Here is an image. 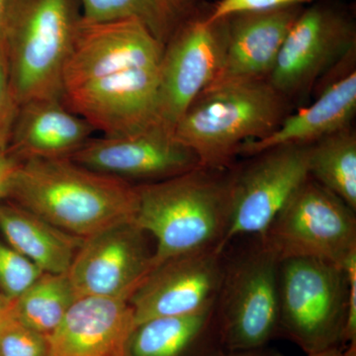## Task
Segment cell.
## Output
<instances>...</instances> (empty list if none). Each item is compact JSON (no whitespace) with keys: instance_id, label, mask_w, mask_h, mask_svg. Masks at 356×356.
Wrapping results in <instances>:
<instances>
[{"instance_id":"cell-19","label":"cell","mask_w":356,"mask_h":356,"mask_svg":"<svg viewBox=\"0 0 356 356\" xmlns=\"http://www.w3.org/2000/svg\"><path fill=\"white\" fill-rule=\"evenodd\" d=\"M355 110L356 72L351 70L325 88L315 102L285 117L273 133L243 144L238 154L252 156L273 147L314 144L350 127Z\"/></svg>"},{"instance_id":"cell-9","label":"cell","mask_w":356,"mask_h":356,"mask_svg":"<svg viewBox=\"0 0 356 356\" xmlns=\"http://www.w3.org/2000/svg\"><path fill=\"white\" fill-rule=\"evenodd\" d=\"M310 145H288L250 156L232 170L231 222L225 248L236 238L261 236L309 175Z\"/></svg>"},{"instance_id":"cell-23","label":"cell","mask_w":356,"mask_h":356,"mask_svg":"<svg viewBox=\"0 0 356 356\" xmlns=\"http://www.w3.org/2000/svg\"><path fill=\"white\" fill-rule=\"evenodd\" d=\"M79 298L67 273H43L14 300L13 318L48 337Z\"/></svg>"},{"instance_id":"cell-5","label":"cell","mask_w":356,"mask_h":356,"mask_svg":"<svg viewBox=\"0 0 356 356\" xmlns=\"http://www.w3.org/2000/svg\"><path fill=\"white\" fill-rule=\"evenodd\" d=\"M225 250L216 302L222 350H255L280 334V259L259 236Z\"/></svg>"},{"instance_id":"cell-17","label":"cell","mask_w":356,"mask_h":356,"mask_svg":"<svg viewBox=\"0 0 356 356\" xmlns=\"http://www.w3.org/2000/svg\"><path fill=\"white\" fill-rule=\"evenodd\" d=\"M135 327L129 301L81 297L48 337L49 356H126Z\"/></svg>"},{"instance_id":"cell-35","label":"cell","mask_w":356,"mask_h":356,"mask_svg":"<svg viewBox=\"0 0 356 356\" xmlns=\"http://www.w3.org/2000/svg\"><path fill=\"white\" fill-rule=\"evenodd\" d=\"M343 356H356V341L344 346Z\"/></svg>"},{"instance_id":"cell-12","label":"cell","mask_w":356,"mask_h":356,"mask_svg":"<svg viewBox=\"0 0 356 356\" xmlns=\"http://www.w3.org/2000/svg\"><path fill=\"white\" fill-rule=\"evenodd\" d=\"M225 250H196L154 266L129 300L136 325L154 318L193 315L214 307Z\"/></svg>"},{"instance_id":"cell-28","label":"cell","mask_w":356,"mask_h":356,"mask_svg":"<svg viewBox=\"0 0 356 356\" xmlns=\"http://www.w3.org/2000/svg\"><path fill=\"white\" fill-rule=\"evenodd\" d=\"M312 1L315 0H220L207 15L209 20H219L234 14L273 10Z\"/></svg>"},{"instance_id":"cell-27","label":"cell","mask_w":356,"mask_h":356,"mask_svg":"<svg viewBox=\"0 0 356 356\" xmlns=\"http://www.w3.org/2000/svg\"><path fill=\"white\" fill-rule=\"evenodd\" d=\"M19 103L11 84L6 44L0 41V149L8 147Z\"/></svg>"},{"instance_id":"cell-34","label":"cell","mask_w":356,"mask_h":356,"mask_svg":"<svg viewBox=\"0 0 356 356\" xmlns=\"http://www.w3.org/2000/svg\"><path fill=\"white\" fill-rule=\"evenodd\" d=\"M343 348H334L331 350L321 351V353H313L307 356H343Z\"/></svg>"},{"instance_id":"cell-13","label":"cell","mask_w":356,"mask_h":356,"mask_svg":"<svg viewBox=\"0 0 356 356\" xmlns=\"http://www.w3.org/2000/svg\"><path fill=\"white\" fill-rule=\"evenodd\" d=\"M163 48L138 21L81 16L63 74L64 91L126 70L156 67Z\"/></svg>"},{"instance_id":"cell-18","label":"cell","mask_w":356,"mask_h":356,"mask_svg":"<svg viewBox=\"0 0 356 356\" xmlns=\"http://www.w3.org/2000/svg\"><path fill=\"white\" fill-rule=\"evenodd\" d=\"M63 98H40L19 105L8 147L20 161L70 159L95 132Z\"/></svg>"},{"instance_id":"cell-22","label":"cell","mask_w":356,"mask_h":356,"mask_svg":"<svg viewBox=\"0 0 356 356\" xmlns=\"http://www.w3.org/2000/svg\"><path fill=\"white\" fill-rule=\"evenodd\" d=\"M201 0H79L88 21H138L165 46L185 21L197 13Z\"/></svg>"},{"instance_id":"cell-11","label":"cell","mask_w":356,"mask_h":356,"mask_svg":"<svg viewBox=\"0 0 356 356\" xmlns=\"http://www.w3.org/2000/svg\"><path fill=\"white\" fill-rule=\"evenodd\" d=\"M151 236L135 220L83 238L67 274L81 297L129 301L154 268Z\"/></svg>"},{"instance_id":"cell-8","label":"cell","mask_w":356,"mask_h":356,"mask_svg":"<svg viewBox=\"0 0 356 356\" xmlns=\"http://www.w3.org/2000/svg\"><path fill=\"white\" fill-rule=\"evenodd\" d=\"M228 18L209 20L195 13L163 48L159 65L158 125L172 134L182 115L221 69Z\"/></svg>"},{"instance_id":"cell-16","label":"cell","mask_w":356,"mask_h":356,"mask_svg":"<svg viewBox=\"0 0 356 356\" xmlns=\"http://www.w3.org/2000/svg\"><path fill=\"white\" fill-rule=\"evenodd\" d=\"M302 10V6H291L227 17L226 50L221 69L210 86L268 79L288 32Z\"/></svg>"},{"instance_id":"cell-31","label":"cell","mask_w":356,"mask_h":356,"mask_svg":"<svg viewBox=\"0 0 356 356\" xmlns=\"http://www.w3.org/2000/svg\"><path fill=\"white\" fill-rule=\"evenodd\" d=\"M214 356H285L280 351L271 350V348L264 346V348H255V350L227 351L222 350Z\"/></svg>"},{"instance_id":"cell-21","label":"cell","mask_w":356,"mask_h":356,"mask_svg":"<svg viewBox=\"0 0 356 356\" xmlns=\"http://www.w3.org/2000/svg\"><path fill=\"white\" fill-rule=\"evenodd\" d=\"M0 231L14 250L46 273H67L83 242L13 203L0 205Z\"/></svg>"},{"instance_id":"cell-10","label":"cell","mask_w":356,"mask_h":356,"mask_svg":"<svg viewBox=\"0 0 356 356\" xmlns=\"http://www.w3.org/2000/svg\"><path fill=\"white\" fill-rule=\"evenodd\" d=\"M355 23L336 7L303 9L284 40L268 83L286 99L303 95L355 49Z\"/></svg>"},{"instance_id":"cell-7","label":"cell","mask_w":356,"mask_h":356,"mask_svg":"<svg viewBox=\"0 0 356 356\" xmlns=\"http://www.w3.org/2000/svg\"><path fill=\"white\" fill-rule=\"evenodd\" d=\"M309 175L259 236L280 261L316 259L343 266L356 252V216Z\"/></svg>"},{"instance_id":"cell-33","label":"cell","mask_w":356,"mask_h":356,"mask_svg":"<svg viewBox=\"0 0 356 356\" xmlns=\"http://www.w3.org/2000/svg\"><path fill=\"white\" fill-rule=\"evenodd\" d=\"M10 1L11 0H0V41L3 40Z\"/></svg>"},{"instance_id":"cell-6","label":"cell","mask_w":356,"mask_h":356,"mask_svg":"<svg viewBox=\"0 0 356 356\" xmlns=\"http://www.w3.org/2000/svg\"><path fill=\"white\" fill-rule=\"evenodd\" d=\"M348 281L343 266L288 259L278 269L280 334L308 355L343 348Z\"/></svg>"},{"instance_id":"cell-15","label":"cell","mask_w":356,"mask_h":356,"mask_svg":"<svg viewBox=\"0 0 356 356\" xmlns=\"http://www.w3.org/2000/svg\"><path fill=\"white\" fill-rule=\"evenodd\" d=\"M70 159L95 172L126 181L145 180V184L177 177L200 166L193 152L158 126L90 139Z\"/></svg>"},{"instance_id":"cell-1","label":"cell","mask_w":356,"mask_h":356,"mask_svg":"<svg viewBox=\"0 0 356 356\" xmlns=\"http://www.w3.org/2000/svg\"><path fill=\"white\" fill-rule=\"evenodd\" d=\"M6 198L83 238L135 220L138 204L135 185L70 159L20 161Z\"/></svg>"},{"instance_id":"cell-14","label":"cell","mask_w":356,"mask_h":356,"mask_svg":"<svg viewBox=\"0 0 356 356\" xmlns=\"http://www.w3.org/2000/svg\"><path fill=\"white\" fill-rule=\"evenodd\" d=\"M159 65L126 70L67 89L63 100L95 131L109 137L159 127Z\"/></svg>"},{"instance_id":"cell-2","label":"cell","mask_w":356,"mask_h":356,"mask_svg":"<svg viewBox=\"0 0 356 356\" xmlns=\"http://www.w3.org/2000/svg\"><path fill=\"white\" fill-rule=\"evenodd\" d=\"M232 172L198 166L137 185L135 222L153 238L154 267L177 255L219 248L231 222Z\"/></svg>"},{"instance_id":"cell-32","label":"cell","mask_w":356,"mask_h":356,"mask_svg":"<svg viewBox=\"0 0 356 356\" xmlns=\"http://www.w3.org/2000/svg\"><path fill=\"white\" fill-rule=\"evenodd\" d=\"M14 300L0 291V327L13 317Z\"/></svg>"},{"instance_id":"cell-25","label":"cell","mask_w":356,"mask_h":356,"mask_svg":"<svg viewBox=\"0 0 356 356\" xmlns=\"http://www.w3.org/2000/svg\"><path fill=\"white\" fill-rule=\"evenodd\" d=\"M42 273L38 267L0 238V291L15 300Z\"/></svg>"},{"instance_id":"cell-3","label":"cell","mask_w":356,"mask_h":356,"mask_svg":"<svg viewBox=\"0 0 356 356\" xmlns=\"http://www.w3.org/2000/svg\"><path fill=\"white\" fill-rule=\"evenodd\" d=\"M287 102L267 79L210 86L184 112L172 136L201 166L229 168L243 144L280 125Z\"/></svg>"},{"instance_id":"cell-26","label":"cell","mask_w":356,"mask_h":356,"mask_svg":"<svg viewBox=\"0 0 356 356\" xmlns=\"http://www.w3.org/2000/svg\"><path fill=\"white\" fill-rule=\"evenodd\" d=\"M0 356H49L48 337L13 317L0 327Z\"/></svg>"},{"instance_id":"cell-20","label":"cell","mask_w":356,"mask_h":356,"mask_svg":"<svg viewBox=\"0 0 356 356\" xmlns=\"http://www.w3.org/2000/svg\"><path fill=\"white\" fill-rule=\"evenodd\" d=\"M222 350L215 306L201 313L136 325L126 356H214Z\"/></svg>"},{"instance_id":"cell-29","label":"cell","mask_w":356,"mask_h":356,"mask_svg":"<svg viewBox=\"0 0 356 356\" xmlns=\"http://www.w3.org/2000/svg\"><path fill=\"white\" fill-rule=\"evenodd\" d=\"M348 281V314L343 334V346L356 341V252L344 264Z\"/></svg>"},{"instance_id":"cell-30","label":"cell","mask_w":356,"mask_h":356,"mask_svg":"<svg viewBox=\"0 0 356 356\" xmlns=\"http://www.w3.org/2000/svg\"><path fill=\"white\" fill-rule=\"evenodd\" d=\"M20 161L9 152L8 149H0V205L7 197L9 187Z\"/></svg>"},{"instance_id":"cell-4","label":"cell","mask_w":356,"mask_h":356,"mask_svg":"<svg viewBox=\"0 0 356 356\" xmlns=\"http://www.w3.org/2000/svg\"><path fill=\"white\" fill-rule=\"evenodd\" d=\"M81 16L77 0H11L3 41L19 105L63 98V74Z\"/></svg>"},{"instance_id":"cell-24","label":"cell","mask_w":356,"mask_h":356,"mask_svg":"<svg viewBox=\"0 0 356 356\" xmlns=\"http://www.w3.org/2000/svg\"><path fill=\"white\" fill-rule=\"evenodd\" d=\"M309 175L356 212V135L350 127L310 145Z\"/></svg>"}]
</instances>
